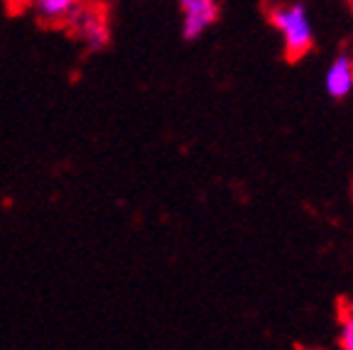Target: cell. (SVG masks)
Here are the masks:
<instances>
[{
    "mask_svg": "<svg viewBox=\"0 0 353 350\" xmlns=\"http://www.w3.org/2000/svg\"><path fill=\"white\" fill-rule=\"evenodd\" d=\"M270 25L282 34V50L290 61H299L314 47V28L304 3H277L268 10Z\"/></svg>",
    "mask_w": 353,
    "mask_h": 350,
    "instance_id": "cell-1",
    "label": "cell"
},
{
    "mask_svg": "<svg viewBox=\"0 0 353 350\" xmlns=\"http://www.w3.org/2000/svg\"><path fill=\"white\" fill-rule=\"evenodd\" d=\"M79 42L83 44V50L88 52H101L105 50V44L110 39L108 17H105V8L99 0H79L74 10L66 15L61 22Z\"/></svg>",
    "mask_w": 353,
    "mask_h": 350,
    "instance_id": "cell-2",
    "label": "cell"
},
{
    "mask_svg": "<svg viewBox=\"0 0 353 350\" xmlns=\"http://www.w3.org/2000/svg\"><path fill=\"white\" fill-rule=\"evenodd\" d=\"M182 10V37L194 42L206 34L219 20V3L216 0H176Z\"/></svg>",
    "mask_w": 353,
    "mask_h": 350,
    "instance_id": "cell-3",
    "label": "cell"
},
{
    "mask_svg": "<svg viewBox=\"0 0 353 350\" xmlns=\"http://www.w3.org/2000/svg\"><path fill=\"white\" fill-rule=\"evenodd\" d=\"M324 88L334 101H343L353 93V56L339 54L324 74Z\"/></svg>",
    "mask_w": 353,
    "mask_h": 350,
    "instance_id": "cell-4",
    "label": "cell"
},
{
    "mask_svg": "<svg viewBox=\"0 0 353 350\" xmlns=\"http://www.w3.org/2000/svg\"><path fill=\"white\" fill-rule=\"evenodd\" d=\"M77 3L79 0H34L30 10H34L37 20L44 25H61Z\"/></svg>",
    "mask_w": 353,
    "mask_h": 350,
    "instance_id": "cell-5",
    "label": "cell"
},
{
    "mask_svg": "<svg viewBox=\"0 0 353 350\" xmlns=\"http://www.w3.org/2000/svg\"><path fill=\"white\" fill-rule=\"evenodd\" d=\"M339 345H341L343 350H353V313L343 316L341 336H339Z\"/></svg>",
    "mask_w": 353,
    "mask_h": 350,
    "instance_id": "cell-6",
    "label": "cell"
},
{
    "mask_svg": "<svg viewBox=\"0 0 353 350\" xmlns=\"http://www.w3.org/2000/svg\"><path fill=\"white\" fill-rule=\"evenodd\" d=\"M6 3H8V8H10L12 12H22V10H30L34 0H6Z\"/></svg>",
    "mask_w": 353,
    "mask_h": 350,
    "instance_id": "cell-7",
    "label": "cell"
},
{
    "mask_svg": "<svg viewBox=\"0 0 353 350\" xmlns=\"http://www.w3.org/2000/svg\"><path fill=\"white\" fill-rule=\"evenodd\" d=\"M348 3H351V6H353V0H348Z\"/></svg>",
    "mask_w": 353,
    "mask_h": 350,
    "instance_id": "cell-8",
    "label": "cell"
}]
</instances>
